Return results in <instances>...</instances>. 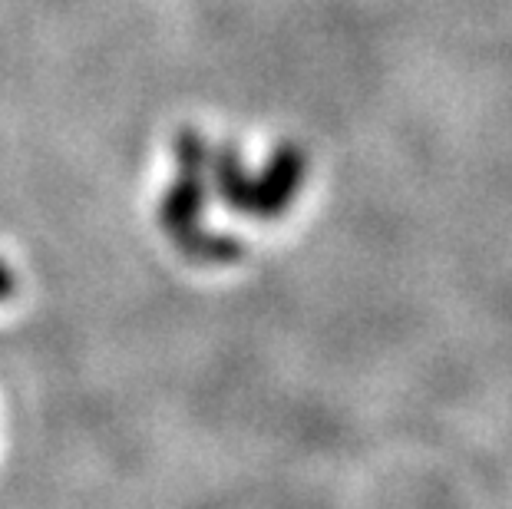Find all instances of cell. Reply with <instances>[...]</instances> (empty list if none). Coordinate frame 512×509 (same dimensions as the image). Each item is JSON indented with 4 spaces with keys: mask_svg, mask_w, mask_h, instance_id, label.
<instances>
[{
    "mask_svg": "<svg viewBox=\"0 0 512 509\" xmlns=\"http://www.w3.org/2000/svg\"><path fill=\"white\" fill-rule=\"evenodd\" d=\"M209 162L212 153L202 133H176V179L159 202V225L169 242L195 265H232L245 255V242L235 235L202 229V209L209 202Z\"/></svg>",
    "mask_w": 512,
    "mask_h": 509,
    "instance_id": "obj_1",
    "label": "cell"
},
{
    "mask_svg": "<svg viewBox=\"0 0 512 509\" xmlns=\"http://www.w3.org/2000/svg\"><path fill=\"white\" fill-rule=\"evenodd\" d=\"M304 169H308V159L294 143H281L258 176H248L238 149L228 143L215 149L209 162L215 196L222 199L225 209L252 215L261 222L278 219L291 209L304 182Z\"/></svg>",
    "mask_w": 512,
    "mask_h": 509,
    "instance_id": "obj_2",
    "label": "cell"
},
{
    "mask_svg": "<svg viewBox=\"0 0 512 509\" xmlns=\"http://www.w3.org/2000/svg\"><path fill=\"white\" fill-rule=\"evenodd\" d=\"M14 295V275H10V268L0 262V301H7Z\"/></svg>",
    "mask_w": 512,
    "mask_h": 509,
    "instance_id": "obj_3",
    "label": "cell"
}]
</instances>
